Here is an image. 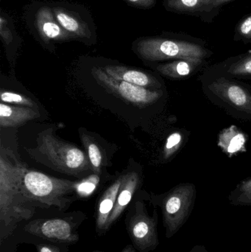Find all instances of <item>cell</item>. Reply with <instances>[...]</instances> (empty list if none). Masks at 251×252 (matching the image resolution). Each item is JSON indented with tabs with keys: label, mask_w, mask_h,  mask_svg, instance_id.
<instances>
[{
	"label": "cell",
	"mask_w": 251,
	"mask_h": 252,
	"mask_svg": "<svg viewBox=\"0 0 251 252\" xmlns=\"http://www.w3.org/2000/svg\"><path fill=\"white\" fill-rule=\"evenodd\" d=\"M27 167L1 145L0 154V243L8 239L21 222L28 220L35 208L25 198L22 182Z\"/></svg>",
	"instance_id": "6da1fadb"
},
{
	"label": "cell",
	"mask_w": 251,
	"mask_h": 252,
	"mask_svg": "<svg viewBox=\"0 0 251 252\" xmlns=\"http://www.w3.org/2000/svg\"><path fill=\"white\" fill-rule=\"evenodd\" d=\"M37 147L30 149L36 159L51 168L80 177L93 171L88 157L78 147L55 136L53 128L46 129L37 136Z\"/></svg>",
	"instance_id": "7a4b0ae2"
},
{
	"label": "cell",
	"mask_w": 251,
	"mask_h": 252,
	"mask_svg": "<svg viewBox=\"0 0 251 252\" xmlns=\"http://www.w3.org/2000/svg\"><path fill=\"white\" fill-rule=\"evenodd\" d=\"M76 183L27 167L22 179V189L25 198L35 208L53 207L66 210L73 202L72 195L75 192Z\"/></svg>",
	"instance_id": "3957f363"
},
{
	"label": "cell",
	"mask_w": 251,
	"mask_h": 252,
	"mask_svg": "<svg viewBox=\"0 0 251 252\" xmlns=\"http://www.w3.org/2000/svg\"><path fill=\"white\" fill-rule=\"evenodd\" d=\"M206 97L228 114L239 119L251 121V90L234 78L219 72L200 77Z\"/></svg>",
	"instance_id": "277c9868"
},
{
	"label": "cell",
	"mask_w": 251,
	"mask_h": 252,
	"mask_svg": "<svg viewBox=\"0 0 251 252\" xmlns=\"http://www.w3.org/2000/svg\"><path fill=\"white\" fill-rule=\"evenodd\" d=\"M135 53L147 62H162L178 59H202L209 54L198 44L161 38H142L133 44Z\"/></svg>",
	"instance_id": "5b68a950"
},
{
	"label": "cell",
	"mask_w": 251,
	"mask_h": 252,
	"mask_svg": "<svg viewBox=\"0 0 251 252\" xmlns=\"http://www.w3.org/2000/svg\"><path fill=\"white\" fill-rule=\"evenodd\" d=\"M91 75L99 85L104 88L106 92L116 96L123 101L139 107L153 104L163 94L161 90H149L122 80L116 79L110 76L103 68H93Z\"/></svg>",
	"instance_id": "8992f818"
},
{
	"label": "cell",
	"mask_w": 251,
	"mask_h": 252,
	"mask_svg": "<svg viewBox=\"0 0 251 252\" xmlns=\"http://www.w3.org/2000/svg\"><path fill=\"white\" fill-rule=\"evenodd\" d=\"M195 195V187L190 183L181 184L167 194L162 203L167 237L172 236L181 227L193 207Z\"/></svg>",
	"instance_id": "52a82bcc"
},
{
	"label": "cell",
	"mask_w": 251,
	"mask_h": 252,
	"mask_svg": "<svg viewBox=\"0 0 251 252\" xmlns=\"http://www.w3.org/2000/svg\"><path fill=\"white\" fill-rule=\"evenodd\" d=\"M125 223L132 244L139 252H150L159 245L156 219L149 216L141 201L134 204L127 216Z\"/></svg>",
	"instance_id": "ba28073f"
},
{
	"label": "cell",
	"mask_w": 251,
	"mask_h": 252,
	"mask_svg": "<svg viewBox=\"0 0 251 252\" xmlns=\"http://www.w3.org/2000/svg\"><path fill=\"white\" fill-rule=\"evenodd\" d=\"M24 230L33 236L57 244H75L79 241L75 224L69 219H35L25 225Z\"/></svg>",
	"instance_id": "9c48e42d"
},
{
	"label": "cell",
	"mask_w": 251,
	"mask_h": 252,
	"mask_svg": "<svg viewBox=\"0 0 251 252\" xmlns=\"http://www.w3.org/2000/svg\"><path fill=\"white\" fill-rule=\"evenodd\" d=\"M53 13L62 28L70 34L75 39L84 41L87 44L96 40L94 24L75 10L70 5L57 4L52 6Z\"/></svg>",
	"instance_id": "30bf717a"
},
{
	"label": "cell",
	"mask_w": 251,
	"mask_h": 252,
	"mask_svg": "<svg viewBox=\"0 0 251 252\" xmlns=\"http://www.w3.org/2000/svg\"><path fill=\"white\" fill-rule=\"evenodd\" d=\"M34 26L37 34L47 44L75 39L62 28L53 13L52 6L42 4L37 9L34 17Z\"/></svg>",
	"instance_id": "8fae6325"
},
{
	"label": "cell",
	"mask_w": 251,
	"mask_h": 252,
	"mask_svg": "<svg viewBox=\"0 0 251 252\" xmlns=\"http://www.w3.org/2000/svg\"><path fill=\"white\" fill-rule=\"evenodd\" d=\"M139 185V176L135 172H131L122 176V183L113 211L106 226V232L120 219L122 213L132 200L133 196Z\"/></svg>",
	"instance_id": "7c38bea8"
},
{
	"label": "cell",
	"mask_w": 251,
	"mask_h": 252,
	"mask_svg": "<svg viewBox=\"0 0 251 252\" xmlns=\"http://www.w3.org/2000/svg\"><path fill=\"white\" fill-rule=\"evenodd\" d=\"M122 176L118 178L100 197L96 210L95 227L99 235L106 232V226L117 198Z\"/></svg>",
	"instance_id": "4fadbf2b"
},
{
	"label": "cell",
	"mask_w": 251,
	"mask_h": 252,
	"mask_svg": "<svg viewBox=\"0 0 251 252\" xmlns=\"http://www.w3.org/2000/svg\"><path fill=\"white\" fill-rule=\"evenodd\" d=\"M103 69L110 76L116 79L126 81L134 85L139 86L147 89V87H152L156 90L162 87V84L155 77L143 71L133 69L128 66H121V65H107L103 67Z\"/></svg>",
	"instance_id": "5bb4252c"
},
{
	"label": "cell",
	"mask_w": 251,
	"mask_h": 252,
	"mask_svg": "<svg viewBox=\"0 0 251 252\" xmlns=\"http://www.w3.org/2000/svg\"><path fill=\"white\" fill-rule=\"evenodd\" d=\"M203 62L202 59H178L158 65L156 69L170 79H186L195 73L203 66Z\"/></svg>",
	"instance_id": "9a60e30c"
},
{
	"label": "cell",
	"mask_w": 251,
	"mask_h": 252,
	"mask_svg": "<svg viewBox=\"0 0 251 252\" xmlns=\"http://www.w3.org/2000/svg\"><path fill=\"white\" fill-rule=\"evenodd\" d=\"M39 112L32 108L0 104V126L1 127H17L29 121L39 118Z\"/></svg>",
	"instance_id": "2e32d148"
},
{
	"label": "cell",
	"mask_w": 251,
	"mask_h": 252,
	"mask_svg": "<svg viewBox=\"0 0 251 252\" xmlns=\"http://www.w3.org/2000/svg\"><path fill=\"white\" fill-rule=\"evenodd\" d=\"M247 138L236 126H231L221 131L218 137V146L229 157L246 151Z\"/></svg>",
	"instance_id": "e0dca14e"
},
{
	"label": "cell",
	"mask_w": 251,
	"mask_h": 252,
	"mask_svg": "<svg viewBox=\"0 0 251 252\" xmlns=\"http://www.w3.org/2000/svg\"><path fill=\"white\" fill-rule=\"evenodd\" d=\"M219 72L234 79L251 80V53L225 65Z\"/></svg>",
	"instance_id": "ac0fdd59"
},
{
	"label": "cell",
	"mask_w": 251,
	"mask_h": 252,
	"mask_svg": "<svg viewBox=\"0 0 251 252\" xmlns=\"http://www.w3.org/2000/svg\"><path fill=\"white\" fill-rule=\"evenodd\" d=\"M215 0H165L167 10L178 13H193L208 6H212Z\"/></svg>",
	"instance_id": "d6986e66"
},
{
	"label": "cell",
	"mask_w": 251,
	"mask_h": 252,
	"mask_svg": "<svg viewBox=\"0 0 251 252\" xmlns=\"http://www.w3.org/2000/svg\"><path fill=\"white\" fill-rule=\"evenodd\" d=\"M81 139L88 152V159L91 163L93 172L95 174H100L101 173V167L103 165V154L100 147L85 133L82 134Z\"/></svg>",
	"instance_id": "ffe728a7"
},
{
	"label": "cell",
	"mask_w": 251,
	"mask_h": 252,
	"mask_svg": "<svg viewBox=\"0 0 251 252\" xmlns=\"http://www.w3.org/2000/svg\"><path fill=\"white\" fill-rule=\"evenodd\" d=\"M235 204H251V177L240 182L230 195Z\"/></svg>",
	"instance_id": "44dd1931"
},
{
	"label": "cell",
	"mask_w": 251,
	"mask_h": 252,
	"mask_svg": "<svg viewBox=\"0 0 251 252\" xmlns=\"http://www.w3.org/2000/svg\"><path fill=\"white\" fill-rule=\"evenodd\" d=\"M100 180L98 175L95 173L90 175L80 182H77L75 192L81 198H88L96 190L100 183Z\"/></svg>",
	"instance_id": "7402d4cb"
},
{
	"label": "cell",
	"mask_w": 251,
	"mask_h": 252,
	"mask_svg": "<svg viewBox=\"0 0 251 252\" xmlns=\"http://www.w3.org/2000/svg\"><path fill=\"white\" fill-rule=\"evenodd\" d=\"M0 99L1 103H6V104H18L32 108V109L35 107V103L32 101V99L13 92L1 90Z\"/></svg>",
	"instance_id": "603a6c76"
},
{
	"label": "cell",
	"mask_w": 251,
	"mask_h": 252,
	"mask_svg": "<svg viewBox=\"0 0 251 252\" xmlns=\"http://www.w3.org/2000/svg\"><path fill=\"white\" fill-rule=\"evenodd\" d=\"M183 140H184V137L180 132L171 133L167 139L166 143L164 148V158L167 159L169 157H172L181 148Z\"/></svg>",
	"instance_id": "cb8c5ba5"
},
{
	"label": "cell",
	"mask_w": 251,
	"mask_h": 252,
	"mask_svg": "<svg viewBox=\"0 0 251 252\" xmlns=\"http://www.w3.org/2000/svg\"><path fill=\"white\" fill-rule=\"evenodd\" d=\"M130 5L141 9H149L154 7L156 0H125Z\"/></svg>",
	"instance_id": "d4e9b609"
},
{
	"label": "cell",
	"mask_w": 251,
	"mask_h": 252,
	"mask_svg": "<svg viewBox=\"0 0 251 252\" xmlns=\"http://www.w3.org/2000/svg\"><path fill=\"white\" fill-rule=\"evenodd\" d=\"M239 31L245 38H251V16L242 22Z\"/></svg>",
	"instance_id": "484cf974"
},
{
	"label": "cell",
	"mask_w": 251,
	"mask_h": 252,
	"mask_svg": "<svg viewBox=\"0 0 251 252\" xmlns=\"http://www.w3.org/2000/svg\"><path fill=\"white\" fill-rule=\"evenodd\" d=\"M38 252H61L60 249L52 244H40L36 246Z\"/></svg>",
	"instance_id": "4316f807"
},
{
	"label": "cell",
	"mask_w": 251,
	"mask_h": 252,
	"mask_svg": "<svg viewBox=\"0 0 251 252\" xmlns=\"http://www.w3.org/2000/svg\"><path fill=\"white\" fill-rule=\"evenodd\" d=\"M136 250H137V249L134 247L133 244H129V245H127L121 252H136Z\"/></svg>",
	"instance_id": "83f0119b"
},
{
	"label": "cell",
	"mask_w": 251,
	"mask_h": 252,
	"mask_svg": "<svg viewBox=\"0 0 251 252\" xmlns=\"http://www.w3.org/2000/svg\"><path fill=\"white\" fill-rule=\"evenodd\" d=\"M232 1V0H215L214 1L213 4L211 7H217V6L221 5V4H224L225 2H228V1Z\"/></svg>",
	"instance_id": "f1b7e54d"
},
{
	"label": "cell",
	"mask_w": 251,
	"mask_h": 252,
	"mask_svg": "<svg viewBox=\"0 0 251 252\" xmlns=\"http://www.w3.org/2000/svg\"></svg>",
	"instance_id": "f546056e"
}]
</instances>
